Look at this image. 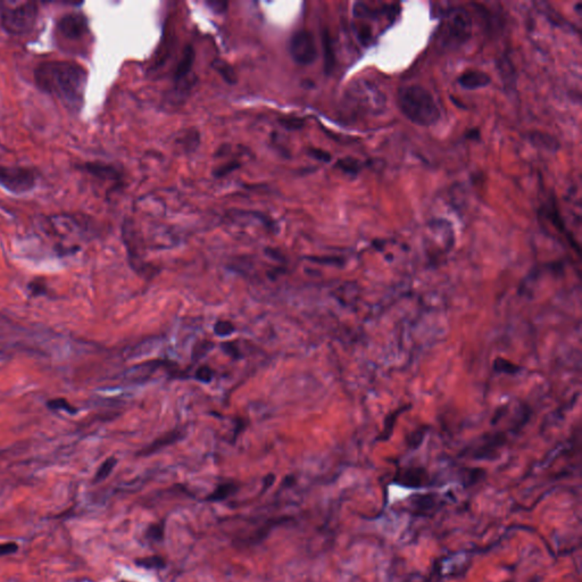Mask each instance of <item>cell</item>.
<instances>
[{
  "label": "cell",
  "mask_w": 582,
  "mask_h": 582,
  "mask_svg": "<svg viewBox=\"0 0 582 582\" xmlns=\"http://www.w3.org/2000/svg\"><path fill=\"white\" fill-rule=\"evenodd\" d=\"M35 85L61 102L66 110L79 113L84 100L88 72L71 60H47L34 69Z\"/></svg>",
  "instance_id": "6da1fadb"
},
{
  "label": "cell",
  "mask_w": 582,
  "mask_h": 582,
  "mask_svg": "<svg viewBox=\"0 0 582 582\" xmlns=\"http://www.w3.org/2000/svg\"><path fill=\"white\" fill-rule=\"evenodd\" d=\"M323 50H324V71L330 74L334 68V53L330 35L328 32L323 33Z\"/></svg>",
  "instance_id": "5bb4252c"
},
{
  "label": "cell",
  "mask_w": 582,
  "mask_h": 582,
  "mask_svg": "<svg viewBox=\"0 0 582 582\" xmlns=\"http://www.w3.org/2000/svg\"><path fill=\"white\" fill-rule=\"evenodd\" d=\"M352 100L360 111L370 115L381 114L387 104V98L380 88L368 80L356 81L350 90Z\"/></svg>",
  "instance_id": "5b68a950"
},
{
  "label": "cell",
  "mask_w": 582,
  "mask_h": 582,
  "mask_svg": "<svg viewBox=\"0 0 582 582\" xmlns=\"http://www.w3.org/2000/svg\"><path fill=\"white\" fill-rule=\"evenodd\" d=\"M207 5L214 10V12L218 13H223L226 7H228V3H222V2H207Z\"/></svg>",
  "instance_id": "f546056e"
},
{
  "label": "cell",
  "mask_w": 582,
  "mask_h": 582,
  "mask_svg": "<svg viewBox=\"0 0 582 582\" xmlns=\"http://www.w3.org/2000/svg\"><path fill=\"white\" fill-rule=\"evenodd\" d=\"M423 476L424 473L422 472L420 468H411V470H407L404 473V479L406 481H407L409 485H414V486H419L421 485L422 480H423Z\"/></svg>",
  "instance_id": "ffe728a7"
},
{
  "label": "cell",
  "mask_w": 582,
  "mask_h": 582,
  "mask_svg": "<svg viewBox=\"0 0 582 582\" xmlns=\"http://www.w3.org/2000/svg\"><path fill=\"white\" fill-rule=\"evenodd\" d=\"M196 379L206 383L210 382L213 379V371L208 367H200L196 372Z\"/></svg>",
  "instance_id": "484cf974"
},
{
  "label": "cell",
  "mask_w": 582,
  "mask_h": 582,
  "mask_svg": "<svg viewBox=\"0 0 582 582\" xmlns=\"http://www.w3.org/2000/svg\"><path fill=\"white\" fill-rule=\"evenodd\" d=\"M56 37L65 46H76L89 34V24L83 14L69 13L61 16L56 24Z\"/></svg>",
  "instance_id": "52a82bcc"
},
{
  "label": "cell",
  "mask_w": 582,
  "mask_h": 582,
  "mask_svg": "<svg viewBox=\"0 0 582 582\" xmlns=\"http://www.w3.org/2000/svg\"><path fill=\"white\" fill-rule=\"evenodd\" d=\"M48 406L53 409H64L66 412H69V413H71V414L76 413V409L73 407V406H72L68 400L63 399V398L53 399V400L48 401Z\"/></svg>",
  "instance_id": "7402d4cb"
},
{
  "label": "cell",
  "mask_w": 582,
  "mask_h": 582,
  "mask_svg": "<svg viewBox=\"0 0 582 582\" xmlns=\"http://www.w3.org/2000/svg\"><path fill=\"white\" fill-rule=\"evenodd\" d=\"M222 348L224 349V352L226 354H229L231 357L236 358L239 357V349L236 348V346L234 343H231V342H225L222 344Z\"/></svg>",
  "instance_id": "f1b7e54d"
},
{
  "label": "cell",
  "mask_w": 582,
  "mask_h": 582,
  "mask_svg": "<svg viewBox=\"0 0 582 582\" xmlns=\"http://www.w3.org/2000/svg\"><path fill=\"white\" fill-rule=\"evenodd\" d=\"M235 330V327L229 321H219L214 326V331L220 337H226L233 333Z\"/></svg>",
  "instance_id": "44dd1931"
},
{
  "label": "cell",
  "mask_w": 582,
  "mask_h": 582,
  "mask_svg": "<svg viewBox=\"0 0 582 582\" xmlns=\"http://www.w3.org/2000/svg\"><path fill=\"white\" fill-rule=\"evenodd\" d=\"M193 61H195V50L191 46H187L183 50L181 58L179 60L177 70L174 72L175 81L182 80L189 74V72L193 65Z\"/></svg>",
  "instance_id": "8fae6325"
},
{
  "label": "cell",
  "mask_w": 582,
  "mask_h": 582,
  "mask_svg": "<svg viewBox=\"0 0 582 582\" xmlns=\"http://www.w3.org/2000/svg\"><path fill=\"white\" fill-rule=\"evenodd\" d=\"M310 155L314 158L318 159V161H321V162H329L331 159L330 154L322 150V149H317V148L310 149Z\"/></svg>",
  "instance_id": "83f0119b"
},
{
  "label": "cell",
  "mask_w": 582,
  "mask_h": 582,
  "mask_svg": "<svg viewBox=\"0 0 582 582\" xmlns=\"http://www.w3.org/2000/svg\"><path fill=\"white\" fill-rule=\"evenodd\" d=\"M472 18L465 8H451L447 13L439 31V42L444 48L455 49L470 40Z\"/></svg>",
  "instance_id": "277c9868"
},
{
  "label": "cell",
  "mask_w": 582,
  "mask_h": 582,
  "mask_svg": "<svg viewBox=\"0 0 582 582\" xmlns=\"http://www.w3.org/2000/svg\"><path fill=\"white\" fill-rule=\"evenodd\" d=\"M116 463H117V461H116L115 457H111V458H108V460H106L100 465V467L98 468L94 481L97 483V482H100L102 480H105V479L112 473L113 468H114L116 465Z\"/></svg>",
  "instance_id": "ac0fdd59"
},
{
  "label": "cell",
  "mask_w": 582,
  "mask_h": 582,
  "mask_svg": "<svg viewBox=\"0 0 582 582\" xmlns=\"http://www.w3.org/2000/svg\"><path fill=\"white\" fill-rule=\"evenodd\" d=\"M37 185V175L33 169L20 166L0 165V187L14 195H24Z\"/></svg>",
  "instance_id": "8992f818"
},
{
  "label": "cell",
  "mask_w": 582,
  "mask_h": 582,
  "mask_svg": "<svg viewBox=\"0 0 582 582\" xmlns=\"http://www.w3.org/2000/svg\"><path fill=\"white\" fill-rule=\"evenodd\" d=\"M39 7L35 2H0V25L12 35L30 33L35 27Z\"/></svg>",
  "instance_id": "3957f363"
},
{
  "label": "cell",
  "mask_w": 582,
  "mask_h": 582,
  "mask_svg": "<svg viewBox=\"0 0 582 582\" xmlns=\"http://www.w3.org/2000/svg\"><path fill=\"white\" fill-rule=\"evenodd\" d=\"M18 550V545L16 543H5L0 544V556L12 555Z\"/></svg>",
  "instance_id": "4316f807"
},
{
  "label": "cell",
  "mask_w": 582,
  "mask_h": 582,
  "mask_svg": "<svg viewBox=\"0 0 582 582\" xmlns=\"http://www.w3.org/2000/svg\"><path fill=\"white\" fill-rule=\"evenodd\" d=\"M137 565L142 566L146 569H163L165 568V561L161 556H149V557H143L136 561Z\"/></svg>",
  "instance_id": "d6986e66"
},
{
  "label": "cell",
  "mask_w": 582,
  "mask_h": 582,
  "mask_svg": "<svg viewBox=\"0 0 582 582\" xmlns=\"http://www.w3.org/2000/svg\"><path fill=\"white\" fill-rule=\"evenodd\" d=\"M289 53L298 65H311L317 58V49L313 34L307 30L293 33L289 41Z\"/></svg>",
  "instance_id": "ba28073f"
},
{
  "label": "cell",
  "mask_w": 582,
  "mask_h": 582,
  "mask_svg": "<svg viewBox=\"0 0 582 582\" xmlns=\"http://www.w3.org/2000/svg\"><path fill=\"white\" fill-rule=\"evenodd\" d=\"M281 124L288 130H299L304 126V121L300 117H287L280 120Z\"/></svg>",
  "instance_id": "603a6c76"
},
{
  "label": "cell",
  "mask_w": 582,
  "mask_h": 582,
  "mask_svg": "<svg viewBox=\"0 0 582 582\" xmlns=\"http://www.w3.org/2000/svg\"><path fill=\"white\" fill-rule=\"evenodd\" d=\"M236 490V487L235 485L231 482L228 483H222V485H220L218 488L215 489V490L206 497V501L207 502H220V501H224L228 497H230L232 493H234Z\"/></svg>",
  "instance_id": "2e32d148"
},
{
  "label": "cell",
  "mask_w": 582,
  "mask_h": 582,
  "mask_svg": "<svg viewBox=\"0 0 582 582\" xmlns=\"http://www.w3.org/2000/svg\"><path fill=\"white\" fill-rule=\"evenodd\" d=\"M83 168L90 174L95 175V177L99 179L111 180L118 178V172L116 171V168L113 167L112 165H107V164L104 163H87L85 165H83Z\"/></svg>",
  "instance_id": "7c38bea8"
},
{
  "label": "cell",
  "mask_w": 582,
  "mask_h": 582,
  "mask_svg": "<svg viewBox=\"0 0 582 582\" xmlns=\"http://www.w3.org/2000/svg\"><path fill=\"white\" fill-rule=\"evenodd\" d=\"M147 535H148L149 538H152V539H154V540H157V542H158V540H162L163 537H164V527H163V524L157 523V524L150 525V527H149V529H148Z\"/></svg>",
  "instance_id": "d4e9b609"
},
{
  "label": "cell",
  "mask_w": 582,
  "mask_h": 582,
  "mask_svg": "<svg viewBox=\"0 0 582 582\" xmlns=\"http://www.w3.org/2000/svg\"><path fill=\"white\" fill-rule=\"evenodd\" d=\"M397 105L408 121L422 127L435 125L441 117L434 95L420 84H407L399 88Z\"/></svg>",
  "instance_id": "7a4b0ae2"
},
{
  "label": "cell",
  "mask_w": 582,
  "mask_h": 582,
  "mask_svg": "<svg viewBox=\"0 0 582 582\" xmlns=\"http://www.w3.org/2000/svg\"><path fill=\"white\" fill-rule=\"evenodd\" d=\"M528 139L534 147H538L547 152L556 153L561 148V143L557 139H556L554 136H550L548 133L545 132H540V131L529 132Z\"/></svg>",
  "instance_id": "30bf717a"
},
{
  "label": "cell",
  "mask_w": 582,
  "mask_h": 582,
  "mask_svg": "<svg viewBox=\"0 0 582 582\" xmlns=\"http://www.w3.org/2000/svg\"><path fill=\"white\" fill-rule=\"evenodd\" d=\"M212 68L218 72V73L222 76L225 82L229 84H233L236 81V75L234 73V70L232 69L229 63H226L223 59H214L212 61Z\"/></svg>",
  "instance_id": "4fadbf2b"
},
{
  "label": "cell",
  "mask_w": 582,
  "mask_h": 582,
  "mask_svg": "<svg viewBox=\"0 0 582 582\" xmlns=\"http://www.w3.org/2000/svg\"><path fill=\"white\" fill-rule=\"evenodd\" d=\"M458 84L465 90H478L486 88L491 83V78L488 73L482 71H466L457 79Z\"/></svg>",
  "instance_id": "9c48e42d"
},
{
  "label": "cell",
  "mask_w": 582,
  "mask_h": 582,
  "mask_svg": "<svg viewBox=\"0 0 582 582\" xmlns=\"http://www.w3.org/2000/svg\"><path fill=\"white\" fill-rule=\"evenodd\" d=\"M180 431H173V432H169V434L165 435L162 438H159L152 446H149L148 448H146L145 451H142V455H150L153 452L157 451L158 449H161L162 447H165L173 444L177 440L180 439Z\"/></svg>",
  "instance_id": "9a60e30c"
},
{
  "label": "cell",
  "mask_w": 582,
  "mask_h": 582,
  "mask_svg": "<svg viewBox=\"0 0 582 582\" xmlns=\"http://www.w3.org/2000/svg\"><path fill=\"white\" fill-rule=\"evenodd\" d=\"M336 166L339 169H341V171L344 173L355 175V174L359 173L360 169H362V163H360L356 158L346 157V158L339 159L336 164Z\"/></svg>",
  "instance_id": "e0dca14e"
},
{
  "label": "cell",
  "mask_w": 582,
  "mask_h": 582,
  "mask_svg": "<svg viewBox=\"0 0 582 582\" xmlns=\"http://www.w3.org/2000/svg\"><path fill=\"white\" fill-rule=\"evenodd\" d=\"M240 166V164L238 162H231L228 164H224L223 166H220L219 168H216L214 171V175L218 178H222L225 177V175H228L229 173L235 171L236 168Z\"/></svg>",
  "instance_id": "cb8c5ba5"
}]
</instances>
